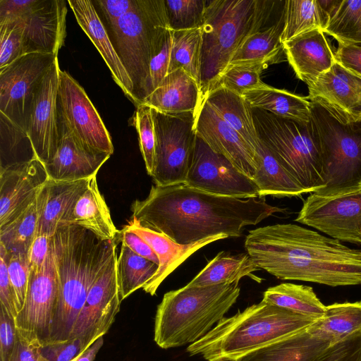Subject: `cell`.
<instances>
[{"label": "cell", "mask_w": 361, "mask_h": 361, "mask_svg": "<svg viewBox=\"0 0 361 361\" xmlns=\"http://www.w3.org/2000/svg\"><path fill=\"white\" fill-rule=\"evenodd\" d=\"M286 211L268 204L265 197L220 196L185 183L153 185L145 199L131 205L132 219L180 245L218 235L240 237L246 226Z\"/></svg>", "instance_id": "obj_1"}, {"label": "cell", "mask_w": 361, "mask_h": 361, "mask_svg": "<svg viewBox=\"0 0 361 361\" xmlns=\"http://www.w3.org/2000/svg\"><path fill=\"white\" fill-rule=\"evenodd\" d=\"M244 245L259 269L281 280L332 287L361 284V250L297 224L250 230Z\"/></svg>", "instance_id": "obj_2"}, {"label": "cell", "mask_w": 361, "mask_h": 361, "mask_svg": "<svg viewBox=\"0 0 361 361\" xmlns=\"http://www.w3.org/2000/svg\"><path fill=\"white\" fill-rule=\"evenodd\" d=\"M116 240L103 239L76 224L57 227L52 241L59 295L49 343L70 340L90 290L117 254Z\"/></svg>", "instance_id": "obj_3"}, {"label": "cell", "mask_w": 361, "mask_h": 361, "mask_svg": "<svg viewBox=\"0 0 361 361\" xmlns=\"http://www.w3.org/2000/svg\"><path fill=\"white\" fill-rule=\"evenodd\" d=\"M315 319L264 301L224 317L205 336L190 344V355L207 361H237L269 344L307 329Z\"/></svg>", "instance_id": "obj_4"}, {"label": "cell", "mask_w": 361, "mask_h": 361, "mask_svg": "<svg viewBox=\"0 0 361 361\" xmlns=\"http://www.w3.org/2000/svg\"><path fill=\"white\" fill-rule=\"evenodd\" d=\"M275 3L266 0H207L201 27L200 84L204 97L217 85L241 44L262 30Z\"/></svg>", "instance_id": "obj_5"}, {"label": "cell", "mask_w": 361, "mask_h": 361, "mask_svg": "<svg viewBox=\"0 0 361 361\" xmlns=\"http://www.w3.org/2000/svg\"><path fill=\"white\" fill-rule=\"evenodd\" d=\"M240 293L239 282L185 286L166 293L155 315V343L169 349L196 342L224 317Z\"/></svg>", "instance_id": "obj_6"}, {"label": "cell", "mask_w": 361, "mask_h": 361, "mask_svg": "<svg viewBox=\"0 0 361 361\" xmlns=\"http://www.w3.org/2000/svg\"><path fill=\"white\" fill-rule=\"evenodd\" d=\"M258 137L307 192L325 188L319 138L312 121L303 123L252 109Z\"/></svg>", "instance_id": "obj_7"}, {"label": "cell", "mask_w": 361, "mask_h": 361, "mask_svg": "<svg viewBox=\"0 0 361 361\" xmlns=\"http://www.w3.org/2000/svg\"><path fill=\"white\" fill-rule=\"evenodd\" d=\"M169 24L164 0H137L134 8L109 27L110 39L140 104L149 94V63L159 28Z\"/></svg>", "instance_id": "obj_8"}, {"label": "cell", "mask_w": 361, "mask_h": 361, "mask_svg": "<svg viewBox=\"0 0 361 361\" xmlns=\"http://www.w3.org/2000/svg\"><path fill=\"white\" fill-rule=\"evenodd\" d=\"M295 221L338 241L361 245V185L312 192Z\"/></svg>", "instance_id": "obj_9"}, {"label": "cell", "mask_w": 361, "mask_h": 361, "mask_svg": "<svg viewBox=\"0 0 361 361\" xmlns=\"http://www.w3.org/2000/svg\"><path fill=\"white\" fill-rule=\"evenodd\" d=\"M311 120L319 138L326 188L361 181V138L352 125L343 124L319 104L312 102Z\"/></svg>", "instance_id": "obj_10"}, {"label": "cell", "mask_w": 361, "mask_h": 361, "mask_svg": "<svg viewBox=\"0 0 361 361\" xmlns=\"http://www.w3.org/2000/svg\"><path fill=\"white\" fill-rule=\"evenodd\" d=\"M152 113L157 140L154 185L185 183L195 147V117L172 116L153 109Z\"/></svg>", "instance_id": "obj_11"}, {"label": "cell", "mask_w": 361, "mask_h": 361, "mask_svg": "<svg viewBox=\"0 0 361 361\" xmlns=\"http://www.w3.org/2000/svg\"><path fill=\"white\" fill-rule=\"evenodd\" d=\"M59 285L51 237L49 255L40 271L30 273L24 306L15 318L18 336L44 347L50 342Z\"/></svg>", "instance_id": "obj_12"}, {"label": "cell", "mask_w": 361, "mask_h": 361, "mask_svg": "<svg viewBox=\"0 0 361 361\" xmlns=\"http://www.w3.org/2000/svg\"><path fill=\"white\" fill-rule=\"evenodd\" d=\"M57 55L27 54L0 71V113L25 132L35 96Z\"/></svg>", "instance_id": "obj_13"}, {"label": "cell", "mask_w": 361, "mask_h": 361, "mask_svg": "<svg viewBox=\"0 0 361 361\" xmlns=\"http://www.w3.org/2000/svg\"><path fill=\"white\" fill-rule=\"evenodd\" d=\"M59 116L85 147L112 154L110 134L96 108L81 85L60 70L58 89Z\"/></svg>", "instance_id": "obj_14"}, {"label": "cell", "mask_w": 361, "mask_h": 361, "mask_svg": "<svg viewBox=\"0 0 361 361\" xmlns=\"http://www.w3.org/2000/svg\"><path fill=\"white\" fill-rule=\"evenodd\" d=\"M185 184L220 196L243 199L259 197L253 180L240 172L225 157L214 152L198 136Z\"/></svg>", "instance_id": "obj_15"}, {"label": "cell", "mask_w": 361, "mask_h": 361, "mask_svg": "<svg viewBox=\"0 0 361 361\" xmlns=\"http://www.w3.org/2000/svg\"><path fill=\"white\" fill-rule=\"evenodd\" d=\"M117 254L92 285L71 335L79 339L82 353L106 334L119 312L121 299L116 274Z\"/></svg>", "instance_id": "obj_16"}, {"label": "cell", "mask_w": 361, "mask_h": 361, "mask_svg": "<svg viewBox=\"0 0 361 361\" xmlns=\"http://www.w3.org/2000/svg\"><path fill=\"white\" fill-rule=\"evenodd\" d=\"M58 59L44 75L33 99L27 134L35 156L44 165L54 156L59 142Z\"/></svg>", "instance_id": "obj_17"}, {"label": "cell", "mask_w": 361, "mask_h": 361, "mask_svg": "<svg viewBox=\"0 0 361 361\" xmlns=\"http://www.w3.org/2000/svg\"><path fill=\"white\" fill-rule=\"evenodd\" d=\"M307 87V99L341 123L361 121V78L338 62Z\"/></svg>", "instance_id": "obj_18"}, {"label": "cell", "mask_w": 361, "mask_h": 361, "mask_svg": "<svg viewBox=\"0 0 361 361\" xmlns=\"http://www.w3.org/2000/svg\"><path fill=\"white\" fill-rule=\"evenodd\" d=\"M195 130L214 152L253 178L259 166L256 149L214 111L205 98L195 116Z\"/></svg>", "instance_id": "obj_19"}, {"label": "cell", "mask_w": 361, "mask_h": 361, "mask_svg": "<svg viewBox=\"0 0 361 361\" xmlns=\"http://www.w3.org/2000/svg\"><path fill=\"white\" fill-rule=\"evenodd\" d=\"M44 164L36 157L1 167L0 227L23 212L48 180Z\"/></svg>", "instance_id": "obj_20"}, {"label": "cell", "mask_w": 361, "mask_h": 361, "mask_svg": "<svg viewBox=\"0 0 361 361\" xmlns=\"http://www.w3.org/2000/svg\"><path fill=\"white\" fill-rule=\"evenodd\" d=\"M67 8L63 0H38L19 18L23 28L24 54H56L66 37Z\"/></svg>", "instance_id": "obj_21"}, {"label": "cell", "mask_w": 361, "mask_h": 361, "mask_svg": "<svg viewBox=\"0 0 361 361\" xmlns=\"http://www.w3.org/2000/svg\"><path fill=\"white\" fill-rule=\"evenodd\" d=\"M60 138L57 150L44 168L49 179L75 181L97 174L111 154L82 145L59 116Z\"/></svg>", "instance_id": "obj_22"}, {"label": "cell", "mask_w": 361, "mask_h": 361, "mask_svg": "<svg viewBox=\"0 0 361 361\" xmlns=\"http://www.w3.org/2000/svg\"><path fill=\"white\" fill-rule=\"evenodd\" d=\"M287 60L297 78L307 86L336 61L335 51L322 30H314L283 44Z\"/></svg>", "instance_id": "obj_23"}, {"label": "cell", "mask_w": 361, "mask_h": 361, "mask_svg": "<svg viewBox=\"0 0 361 361\" xmlns=\"http://www.w3.org/2000/svg\"><path fill=\"white\" fill-rule=\"evenodd\" d=\"M78 25L97 49L109 68L115 82L136 106L140 104L133 83L123 65L97 9L90 0H68Z\"/></svg>", "instance_id": "obj_24"}, {"label": "cell", "mask_w": 361, "mask_h": 361, "mask_svg": "<svg viewBox=\"0 0 361 361\" xmlns=\"http://www.w3.org/2000/svg\"><path fill=\"white\" fill-rule=\"evenodd\" d=\"M123 229L135 233L153 250L159 259V268L152 278L142 287L143 290L154 295L161 283L176 268L200 248L216 240L227 238L225 235L212 236L190 245H180L162 233L142 226L132 219Z\"/></svg>", "instance_id": "obj_25"}, {"label": "cell", "mask_w": 361, "mask_h": 361, "mask_svg": "<svg viewBox=\"0 0 361 361\" xmlns=\"http://www.w3.org/2000/svg\"><path fill=\"white\" fill-rule=\"evenodd\" d=\"M204 98L197 81L179 68L167 74L142 103L166 115L195 117Z\"/></svg>", "instance_id": "obj_26"}, {"label": "cell", "mask_w": 361, "mask_h": 361, "mask_svg": "<svg viewBox=\"0 0 361 361\" xmlns=\"http://www.w3.org/2000/svg\"><path fill=\"white\" fill-rule=\"evenodd\" d=\"M90 179L56 181L48 178L37 197L39 218L37 235H54L57 227L66 221Z\"/></svg>", "instance_id": "obj_27"}, {"label": "cell", "mask_w": 361, "mask_h": 361, "mask_svg": "<svg viewBox=\"0 0 361 361\" xmlns=\"http://www.w3.org/2000/svg\"><path fill=\"white\" fill-rule=\"evenodd\" d=\"M64 224L80 226L103 239H116L120 231L114 226L109 209L99 192L97 175L90 178L87 189Z\"/></svg>", "instance_id": "obj_28"}, {"label": "cell", "mask_w": 361, "mask_h": 361, "mask_svg": "<svg viewBox=\"0 0 361 361\" xmlns=\"http://www.w3.org/2000/svg\"><path fill=\"white\" fill-rule=\"evenodd\" d=\"M214 111L257 151L260 142L255 128L252 109L236 92L216 86L204 97Z\"/></svg>", "instance_id": "obj_29"}, {"label": "cell", "mask_w": 361, "mask_h": 361, "mask_svg": "<svg viewBox=\"0 0 361 361\" xmlns=\"http://www.w3.org/2000/svg\"><path fill=\"white\" fill-rule=\"evenodd\" d=\"M243 97L252 109L298 122L307 123L311 120L312 102L307 97L265 83L245 92Z\"/></svg>", "instance_id": "obj_30"}, {"label": "cell", "mask_w": 361, "mask_h": 361, "mask_svg": "<svg viewBox=\"0 0 361 361\" xmlns=\"http://www.w3.org/2000/svg\"><path fill=\"white\" fill-rule=\"evenodd\" d=\"M329 344L313 337L304 330L257 350L237 361H314Z\"/></svg>", "instance_id": "obj_31"}, {"label": "cell", "mask_w": 361, "mask_h": 361, "mask_svg": "<svg viewBox=\"0 0 361 361\" xmlns=\"http://www.w3.org/2000/svg\"><path fill=\"white\" fill-rule=\"evenodd\" d=\"M314 338L330 346L361 331V300L326 306L324 315L307 329Z\"/></svg>", "instance_id": "obj_32"}, {"label": "cell", "mask_w": 361, "mask_h": 361, "mask_svg": "<svg viewBox=\"0 0 361 361\" xmlns=\"http://www.w3.org/2000/svg\"><path fill=\"white\" fill-rule=\"evenodd\" d=\"M257 149L258 169L252 180L259 197H296L307 192L261 142Z\"/></svg>", "instance_id": "obj_33"}, {"label": "cell", "mask_w": 361, "mask_h": 361, "mask_svg": "<svg viewBox=\"0 0 361 361\" xmlns=\"http://www.w3.org/2000/svg\"><path fill=\"white\" fill-rule=\"evenodd\" d=\"M260 270L247 253L231 255L221 251L186 285L208 286L239 282L245 276Z\"/></svg>", "instance_id": "obj_34"}, {"label": "cell", "mask_w": 361, "mask_h": 361, "mask_svg": "<svg viewBox=\"0 0 361 361\" xmlns=\"http://www.w3.org/2000/svg\"><path fill=\"white\" fill-rule=\"evenodd\" d=\"M283 27V7L280 16L275 23L251 35L241 44L229 65L253 62H263L270 65L277 62L281 51H283L281 41Z\"/></svg>", "instance_id": "obj_35"}, {"label": "cell", "mask_w": 361, "mask_h": 361, "mask_svg": "<svg viewBox=\"0 0 361 361\" xmlns=\"http://www.w3.org/2000/svg\"><path fill=\"white\" fill-rule=\"evenodd\" d=\"M262 301L315 320L321 318L326 310V305L312 287L291 283L268 288L263 293Z\"/></svg>", "instance_id": "obj_36"}, {"label": "cell", "mask_w": 361, "mask_h": 361, "mask_svg": "<svg viewBox=\"0 0 361 361\" xmlns=\"http://www.w3.org/2000/svg\"><path fill=\"white\" fill-rule=\"evenodd\" d=\"M283 10L282 44L314 30H324L329 21L318 0L285 1Z\"/></svg>", "instance_id": "obj_37"}, {"label": "cell", "mask_w": 361, "mask_h": 361, "mask_svg": "<svg viewBox=\"0 0 361 361\" xmlns=\"http://www.w3.org/2000/svg\"><path fill=\"white\" fill-rule=\"evenodd\" d=\"M159 265L133 252L124 244L116 261V274L121 300L142 288L155 274Z\"/></svg>", "instance_id": "obj_38"}, {"label": "cell", "mask_w": 361, "mask_h": 361, "mask_svg": "<svg viewBox=\"0 0 361 361\" xmlns=\"http://www.w3.org/2000/svg\"><path fill=\"white\" fill-rule=\"evenodd\" d=\"M37 197L18 217L0 227V245L8 254H27L37 233L39 218Z\"/></svg>", "instance_id": "obj_39"}, {"label": "cell", "mask_w": 361, "mask_h": 361, "mask_svg": "<svg viewBox=\"0 0 361 361\" xmlns=\"http://www.w3.org/2000/svg\"><path fill=\"white\" fill-rule=\"evenodd\" d=\"M201 44V27L173 30L168 74L177 69L182 68L195 80L200 86Z\"/></svg>", "instance_id": "obj_40"}, {"label": "cell", "mask_w": 361, "mask_h": 361, "mask_svg": "<svg viewBox=\"0 0 361 361\" xmlns=\"http://www.w3.org/2000/svg\"><path fill=\"white\" fill-rule=\"evenodd\" d=\"M323 31L338 44H361V0H341Z\"/></svg>", "instance_id": "obj_41"}, {"label": "cell", "mask_w": 361, "mask_h": 361, "mask_svg": "<svg viewBox=\"0 0 361 361\" xmlns=\"http://www.w3.org/2000/svg\"><path fill=\"white\" fill-rule=\"evenodd\" d=\"M132 125L138 134L140 149L147 172L152 177L156 166L157 146L152 109L144 103L138 105L132 118Z\"/></svg>", "instance_id": "obj_42"}, {"label": "cell", "mask_w": 361, "mask_h": 361, "mask_svg": "<svg viewBox=\"0 0 361 361\" xmlns=\"http://www.w3.org/2000/svg\"><path fill=\"white\" fill-rule=\"evenodd\" d=\"M268 66L269 64L263 62L229 65L221 75L216 86H223L243 95L264 83L261 80L260 75Z\"/></svg>", "instance_id": "obj_43"}, {"label": "cell", "mask_w": 361, "mask_h": 361, "mask_svg": "<svg viewBox=\"0 0 361 361\" xmlns=\"http://www.w3.org/2000/svg\"><path fill=\"white\" fill-rule=\"evenodd\" d=\"M207 0H164L169 26L172 30L200 28Z\"/></svg>", "instance_id": "obj_44"}, {"label": "cell", "mask_w": 361, "mask_h": 361, "mask_svg": "<svg viewBox=\"0 0 361 361\" xmlns=\"http://www.w3.org/2000/svg\"><path fill=\"white\" fill-rule=\"evenodd\" d=\"M173 30L161 25L156 35L149 63V94L167 75L172 45Z\"/></svg>", "instance_id": "obj_45"}, {"label": "cell", "mask_w": 361, "mask_h": 361, "mask_svg": "<svg viewBox=\"0 0 361 361\" xmlns=\"http://www.w3.org/2000/svg\"><path fill=\"white\" fill-rule=\"evenodd\" d=\"M23 28L18 18L0 22V71L24 56Z\"/></svg>", "instance_id": "obj_46"}, {"label": "cell", "mask_w": 361, "mask_h": 361, "mask_svg": "<svg viewBox=\"0 0 361 361\" xmlns=\"http://www.w3.org/2000/svg\"><path fill=\"white\" fill-rule=\"evenodd\" d=\"M5 252L9 280L15 295L17 314L23 309L28 287L30 267L27 256L25 254L9 255L2 245Z\"/></svg>", "instance_id": "obj_47"}, {"label": "cell", "mask_w": 361, "mask_h": 361, "mask_svg": "<svg viewBox=\"0 0 361 361\" xmlns=\"http://www.w3.org/2000/svg\"><path fill=\"white\" fill-rule=\"evenodd\" d=\"M314 361H361V331L330 346Z\"/></svg>", "instance_id": "obj_48"}, {"label": "cell", "mask_w": 361, "mask_h": 361, "mask_svg": "<svg viewBox=\"0 0 361 361\" xmlns=\"http://www.w3.org/2000/svg\"><path fill=\"white\" fill-rule=\"evenodd\" d=\"M17 338L15 319L0 307V361H9Z\"/></svg>", "instance_id": "obj_49"}, {"label": "cell", "mask_w": 361, "mask_h": 361, "mask_svg": "<svg viewBox=\"0 0 361 361\" xmlns=\"http://www.w3.org/2000/svg\"><path fill=\"white\" fill-rule=\"evenodd\" d=\"M42 353L49 361H71L82 353V343L77 338L49 343L42 347Z\"/></svg>", "instance_id": "obj_50"}, {"label": "cell", "mask_w": 361, "mask_h": 361, "mask_svg": "<svg viewBox=\"0 0 361 361\" xmlns=\"http://www.w3.org/2000/svg\"><path fill=\"white\" fill-rule=\"evenodd\" d=\"M0 307L11 317L14 319L16 317L15 295L9 280L5 252L1 247H0Z\"/></svg>", "instance_id": "obj_51"}, {"label": "cell", "mask_w": 361, "mask_h": 361, "mask_svg": "<svg viewBox=\"0 0 361 361\" xmlns=\"http://www.w3.org/2000/svg\"><path fill=\"white\" fill-rule=\"evenodd\" d=\"M93 3L97 4L108 27H110L130 12L135 6L137 0H97Z\"/></svg>", "instance_id": "obj_52"}, {"label": "cell", "mask_w": 361, "mask_h": 361, "mask_svg": "<svg viewBox=\"0 0 361 361\" xmlns=\"http://www.w3.org/2000/svg\"><path fill=\"white\" fill-rule=\"evenodd\" d=\"M51 237L36 235L27 254L31 272L37 273L42 269L50 250Z\"/></svg>", "instance_id": "obj_53"}, {"label": "cell", "mask_w": 361, "mask_h": 361, "mask_svg": "<svg viewBox=\"0 0 361 361\" xmlns=\"http://www.w3.org/2000/svg\"><path fill=\"white\" fill-rule=\"evenodd\" d=\"M335 56L337 62L361 78V46L338 44Z\"/></svg>", "instance_id": "obj_54"}, {"label": "cell", "mask_w": 361, "mask_h": 361, "mask_svg": "<svg viewBox=\"0 0 361 361\" xmlns=\"http://www.w3.org/2000/svg\"><path fill=\"white\" fill-rule=\"evenodd\" d=\"M118 235L122 244L129 247L135 254L159 265V259L152 247L139 235L133 232L122 229Z\"/></svg>", "instance_id": "obj_55"}, {"label": "cell", "mask_w": 361, "mask_h": 361, "mask_svg": "<svg viewBox=\"0 0 361 361\" xmlns=\"http://www.w3.org/2000/svg\"><path fill=\"white\" fill-rule=\"evenodd\" d=\"M37 2L38 0H0V22L22 17Z\"/></svg>", "instance_id": "obj_56"}, {"label": "cell", "mask_w": 361, "mask_h": 361, "mask_svg": "<svg viewBox=\"0 0 361 361\" xmlns=\"http://www.w3.org/2000/svg\"><path fill=\"white\" fill-rule=\"evenodd\" d=\"M9 361H49L42 353V347L18 338Z\"/></svg>", "instance_id": "obj_57"}, {"label": "cell", "mask_w": 361, "mask_h": 361, "mask_svg": "<svg viewBox=\"0 0 361 361\" xmlns=\"http://www.w3.org/2000/svg\"><path fill=\"white\" fill-rule=\"evenodd\" d=\"M104 343L103 336L99 338L85 351L71 361H94L96 356Z\"/></svg>", "instance_id": "obj_58"}, {"label": "cell", "mask_w": 361, "mask_h": 361, "mask_svg": "<svg viewBox=\"0 0 361 361\" xmlns=\"http://www.w3.org/2000/svg\"><path fill=\"white\" fill-rule=\"evenodd\" d=\"M354 130L358 134L360 137L361 138V121L352 124Z\"/></svg>", "instance_id": "obj_59"}, {"label": "cell", "mask_w": 361, "mask_h": 361, "mask_svg": "<svg viewBox=\"0 0 361 361\" xmlns=\"http://www.w3.org/2000/svg\"><path fill=\"white\" fill-rule=\"evenodd\" d=\"M360 184L361 185V181H360Z\"/></svg>", "instance_id": "obj_60"}, {"label": "cell", "mask_w": 361, "mask_h": 361, "mask_svg": "<svg viewBox=\"0 0 361 361\" xmlns=\"http://www.w3.org/2000/svg\"><path fill=\"white\" fill-rule=\"evenodd\" d=\"M359 46H361V44H358Z\"/></svg>", "instance_id": "obj_61"}]
</instances>
